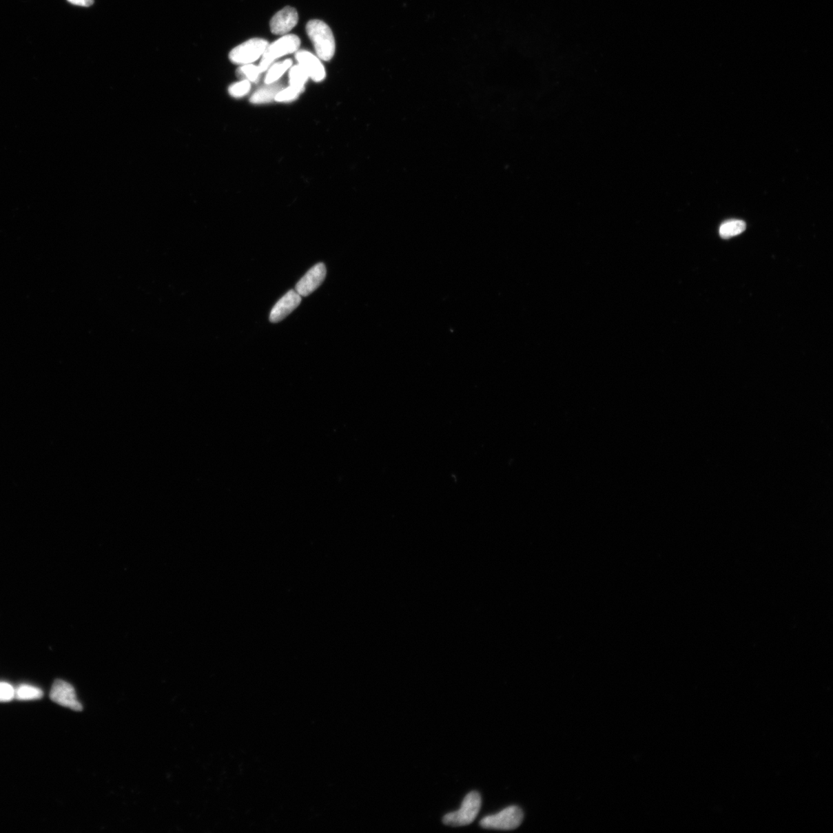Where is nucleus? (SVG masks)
<instances>
[{"label": "nucleus", "instance_id": "obj_2", "mask_svg": "<svg viewBox=\"0 0 833 833\" xmlns=\"http://www.w3.org/2000/svg\"><path fill=\"white\" fill-rule=\"evenodd\" d=\"M481 806L480 794L475 791L471 792L464 799L460 810L449 813L443 817V823L452 826V827L468 825L473 823L477 816L479 815Z\"/></svg>", "mask_w": 833, "mask_h": 833}, {"label": "nucleus", "instance_id": "obj_10", "mask_svg": "<svg viewBox=\"0 0 833 833\" xmlns=\"http://www.w3.org/2000/svg\"><path fill=\"white\" fill-rule=\"evenodd\" d=\"M296 59L307 71L309 79L315 82H321L326 79V70L320 58L307 50L296 52Z\"/></svg>", "mask_w": 833, "mask_h": 833}, {"label": "nucleus", "instance_id": "obj_20", "mask_svg": "<svg viewBox=\"0 0 833 833\" xmlns=\"http://www.w3.org/2000/svg\"><path fill=\"white\" fill-rule=\"evenodd\" d=\"M67 1L74 6H82V8H89L94 3V0H67Z\"/></svg>", "mask_w": 833, "mask_h": 833}, {"label": "nucleus", "instance_id": "obj_15", "mask_svg": "<svg viewBox=\"0 0 833 833\" xmlns=\"http://www.w3.org/2000/svg\"><path fill=\"white\" fill-rule=\"evenodd\" d=\"M309 79L307 71L299 63L289 68V83L290 86L305 88Z\"/></svg>", "mask_w": 833, "mask_h": 833}, {"label": "nucleus", "instance_id": "obj_1", "mask_svg": "<svg viewBox=\"0 0 833 833\" xmlns=\"http://www.w3.org/2000/svg\"><path fill=\"white\" fill-rule=\"evenodd\" d=\"M307 34L313 45L316 56L324 61H330L335 54L336 43L333 32L324 21L313 19L306 27Z\"/></svg>", "mask_w": 833, "mask_h": 833}, {"label": "nucleus", "instance_id": "obj_9", "mask_svg": "<svg viewBox=\"0 0 833 833\" xmlns=\"http://www.w3.org/2000/svg\"><path fill=\"white\" fill-rule=\"evenodd\" d=\"M302 296L296 290H289L276 303L270 312L269 321L276 324L285 319L300 306Z\"/></svg>", "mask_w": 833, "mask_h": 833}, {"label": "nucleus", "instance_id": "obj_12", "mask_svg": "<svg viewBox=\"0 0 833 833\" xmlns=\"http://www.w3.org/2000/svg\"><path fill=\"white\" fill-rule=\"evenodd\" d=\"M293 65V61L287 59L283 61L274 63L267 70L265 85H270L279 81L281 77Z\"/></svg>", "mask_w": 833, "mask_h": 833}, {"label": "nucleus", "instance_id": "obj_6", "mask_svg": "<svg viewBox=\"0 0 833 833\" xmlns=\"http://www.w3.org/2000/svg\"><path fill=\"white\" fill-rule=\"evenodd\" d=\"M50 699L61 706L70 708L76 712L82 711V705L76 699L74 687L66 681H55L51 688Z\"/></svg>", "mask_w": 833, "mask_h": 833}, {"label": "nucleus", "instance_id": "obj_16", "mask_svg": "<svg viewBox=\"0 0 833 833\" xmlns=\"http://www.w3.org/2000/svg\"><path fill=\"white\" fill-rule=\"evenodd\" d=\"M259 66L253 63L245 64L236 70V75L241 81H248L250 83L259 81L261 75Z\"/></svg>", "mask_w": 833, "mask_h": 833}, {"label": "nucleus", "instance_id": "obj_19", "mask_svg": "<svg viewBox=\"0 0 833 833\" xmlns=\"http://www.w3.org/2000/svg\"><path fill=\"white\" fill-rule=\"evenodd\" d=\"M15 689L11 684L0 682V702H9L14 699Z\"/></svg>", "mask_w": 833, "mask_h": 833}, {"label": "nucleus", "instance_id": "obj_3", "mask_svg": "<svg viewBox=\"0 0 833 833\" xmlns=\"http://www.w3.org/2000/svg\"><path fill=\"white\" fill-rule=\"evenodd\" d=\"M300 44V39L294 34L284 35L279 40L269 44L261 57L259 65L261 73L266 72L279 58L297 52Z\"/></svg>", "mask_w": 833, "mask_h": 833}, {"label": "nucleus", "instance_id": "obj_8", "mask_svg": "<svg viewBox=\"0 0 833 833\" xmlns=\"http://www.w3.org/2000/svg\"><path fill=\"white\" fill-rule=\"evenodd\" d=\"M299 21L298 12L296 9L287 6L276 12L270 21L271 32L275 35H287Z\"/></svg>", "mask_w": 833, "mask_h": 833}, {"label": "nucleus", "instance_id": "obj_17", "mask_svg": "<svg viewBox=\"0 0 833 833\" xmlns=\"http://www.w3.org/2000/svg\"><path fill=\"white\" fill-rule=\"evenodd\" d=\"M305 88H298L289 86L283 88L279 93L277 94L275 98V101L280 103L292 102L299 98L300 95L305 92Z\"/></svg>", "mask_w": 833, "mask_h": 833}, {"label": "nucleus", "instance_id": "obj_13", "mask_svg": "<svg viewBox=\"0 0 833 833\" xmlns=\"http://www.w3.org/2000/svg\"><path fill=\"white\" fill-rule=\"evenodd\" d=\"M745 229L746 224L744 221L732 219V220H728L721 225L719 234L721 238L726 240V238L742 234Z\"/></svg>", "mask_w": 833, "mask_h": 833}, {"label": "nucleus", "instance_id": "obj_11", "mask_svg": "<svg viewBox=\"0 0 833 833\" xmlns=\"http://www.w3.org/2000/svg\"><path fill=\"white\" fill-rule=\"evenodd\" d=\"M284 88L283 83L277 81L257 89L251 95L250 102L254 105H264L275 101L276 96Z\"/></svg>", "mask_w": 833, "mask_h": 833}, {"label": "nucleus", "instance_id": "obj_4", "mask_svg": "<svg viewBox=\"0 0 833 833\" xmlns=\"http://www.w3.org/2000/svg\"><path fill=\"white\" fill-rule=\"evenodd\" d=\"M524 814L518 806H509L497 814L482 819L480 825L484 829L497 830H513L518 828L523 821Z\"/></svg>", "mask_w": 833, "mask_h": 833}, {"label": "nucleus", "instance_id": "obj_7", "mask_svg": "<svg viewBox=\"0 0 833 833\" xmlns=\"http://www.w3.org/2000/svg\"><path fill=\"white\" fill-rule=\"evenodd\" d=\"M326 276L327 269L325 265L322 263H318L309 269L301 278L300 280L296 283L295 290L301 296H308L321 286V284L325 280Z\"/></svg>", "mask_w": 833, "mask_h": 833}, {"label": "nucleus", "instance_id": "obj_14", "mask_svg": "<svg viewBox=\"0 0 833 833\" xmlns=\"http://www.w3.org/2000/svg\"><path fill=\"white\" fill-rule=\"evenodd\" d=\"M43 695L41 689L28 684H22L15 689L14 699L19 701H33L41 699Z\"/></svg>", "mask_w": 833, "mask_h": 833}, {"label": "nucleus", "instance_id": "obj_5", "mask_svg": "<svg viewBox=\"0 0 833 833\" xmlns=\"http://www.w3.org/2000/svg\"><path fill=\"white\" fill-rule=\"evenodd\" d=\"M269 43L264 39L254 38L238 45L229 54L232 63L245 65L259 60L267 48Z\"/></svg>", "mask_w": 833, "mask_h": 833}, {"label": "nucleus", "instance_id": "obj_18", "mask_svg": "<svg viewBox=\"0 0 833 833\" xmlns=\"http://www.w3.org/2000/svg\"><path fill=\"white\" fill-rule=\"evenodd\" d=\"M251 90V83L248 81H240L234 83L229 88V93L235 99L243 98Z\"/></svg>", "mask_w": 833, "mask_h": 833}]
</instances>
